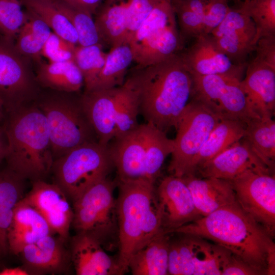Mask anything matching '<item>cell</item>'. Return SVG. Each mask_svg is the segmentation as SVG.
<instances>
[{
    "label": "cell",
    "mask_w": 275,
    "mask_h": 275,
    "mask_svg": "<svg viewBox=\"0 0 275 275\" xmlns=\"http://www.w3.org/2000/svg\"><path fill=\"white\" fill-rule=\"evenodd\" d=\"M180 233L210 239L239 257L262 274H274L272 238L238 202L176 228Z\"/></svg>",
    "instance_id": "1"
},
{
    "label": "cell",
    "mask_w": 275,
    "mask_h": 275,
    "mask_svg": "<svg viewBox=\"0 0 275 275\" xmlns=\"http://www.w3.org/2000/svg\"><path fill=\"white\" fill-rule=\"evenodd\" d=\"M138 67L128 77L136 93L139 114L166 133L176 127L191 98L192 77L177 53Z\"/></svg>",
    "instance_id": "2"
},
{
    "label": "cell",
    "mask_w": 275,
    "mask_h": 275,
    "mask_svg": "<svg viewBox=\"0 0 275 275\" xmlns=\"http://www.w3.org/2000/svg\"><path fill=\"white\" fill-rule=\"evenodd\" d=\"M118 262L123 274L131 256L164 231L155 183L146 180H116Z\"/></svg>",
    "instance_id": "3"
},
{
    "label": "cell",
    "mask_w": 275,
    "mask_h": 275,
    "mask_svg": "<svg viewBox=\"0 0 275 275\" xmlns=\"http://www.w3.org/2000/svg\"><path fill=\"white\" fill-rule=\"evenodd\" d=\"M7 167L25 180H44L54 162L45 118L35 102L6 113Z\"/></svg>",
    "instance_id": "4"
},
{
    "label": "cell",
    "mask_w": 275,
    "mask_h": 275,
    "mask_svg": "<svg viewBox=\"0 0 275 275\" xmlns=\"http://www.w3.org/2000/svg\"><path fill=\"white\" fill-rule=\"evenodd\" d=\"M117 180H146L155 183L174 140L151 123L139 124L107 145Z\"/></svg>",
    "instance_id": "5"
},
{
    "label": "cell",
    "mask_w": 275,
    "mask_h": 275,
    "mask_svg": "<svg viewBox=\"0 0 275 275\" xmlns=\"http://www.w3.org/2000/svg\"><path fill=\"white\" fill-rule=\"evenodd\" d=\"M35 103L45 118L54 160L79 145L98 142L80 92L42 88Z\"/></svg>",
    "instance_id": "6"
},
{
    "label": "cell",
    "mask_w": 275,
    "mask_h": 275,
    "mask_svg": "<svg viewBox=\"0 0 275 275\" xmlns=\"http://www.w3.org/2000/svg\"><path fill=\"white\" fill-rule=\"evenodd\" d=\"M81 98L98 142L103 145L139 124L137 95L128 77L120 86L84 91Z\"/></svg>",
    "instance_id": "7"
},
{
    "label": "cell",
    "mask_w": 275,
    "mask_h": 275,
    "mask_svg": "<svg viewBox=\"0 0 275 275\" xmlns=\"http://www.w3.org/2000/svg\"><path fill=\"white\" fill-rule=\"evenodd\" d=\"M114 168L107 146L89 142L55 159L51 172L72 203L93 185L107 177Z\"/></svg>",
    "instance_id": "8"
},
{
    "label": "cell",
    "mask_w": 275,
    "mask_h": 275,
    "mask_svg": "<svg viewBox=\"0 0 275 275\" xmlns=\"http://www.w3.org/2000/svg\"><path fill=\"white\" fill-rule=\"evenodd\" d=\"M116 181L107 177L87 190L73 203L72 226L77 233L89 234L104 249L118 246L116 199L114 195Z\"/></svg>",
    "instance_id": "9"
},
{
    "label": "cell",
    "mask_w": 275,
    "mask_h": 275,
    "mask_svg": "<svg viewBox=\"0 0 275 275\" xmlns=\"http://www.w3.org/2000/svg\"><path fill=\"white\" fill-rule=\"evenodd\" d=\"M14 42L0 34V99L6 113L35 102L42 90L34 62L17 50Z\"/></svg>",
    "instance_id": "10"
},
{
    "label": "cell",
    "mask_w": 275,
    "mask_h": 275,
    "mask_svg": "<svg viewBox=\"0 0 275 275\" xmlns=\"http://www.w3.org/2000/svg\"><path fill=\"white\" fill-rule=\"evenodd\" d=\"M221 119L199 101L191 98L177 123L174 149L168 167L171 175L182 177Z\"/></svg>",
    "instance_id": "11"
},
{
    "label": "cell",
    "mask_w": 275,
    "mask_h": 275,
    "mask_svg": "<svg viewBox=\"0 0 275 275\" xmlns=\"http://www.w3.org/2000/svg\"><path fill=\"white\" fill-rule=\"evenodd\" d=\"M191 98L199 101L221 120L246 123L260 118L250 109L241 88L242 77L230 74L191 75Z\"/></svg>",
    "instance_id": "12"
},
{
    "label": "cell",
    "mask_w": 275,
    "mask_h": 275,
    "mask_svg": "<svg viewBox=\"0 0 275 275\" xmlns=\"http://www.w3.org/2000/svg\"><path fill=\"white\" fill-rule=\"evenodd\" d=\"M241 209L272 237L275 230V179L270 172L248 171L229 180Z\"/></svg>",
    "instance_id": "13"
},
{
    "label": "cell",
    "mask_w": 275,
    "mask_h": 275,
    "mask_svg": "<svg viewBox=\"0 0 275 275\" xmlns=\"http://www.w3.org/2000/svg\"><path fill=\"white\" fill-rule=\"evenodd\" d=\"M210 35L219 49L235 64H245L246 59L255 50V24L237 8H230L223 21Z\"/></svg>",
    "instance_id": "14"
},
{
    "label": "cell",
    "mask_w": 275,
    "mask_h": 275,
    "mask_svg": "<svg viewBox=\"0 0 275 275\" xmlns=\"http://www.w3.org/2000/svg\"><path fill=\"white\" fill-rule=\"evenodd\" d=\"M45 218L52 232L66 241L73 218V210L63 190L56 183L44 180L32 182L24 197Z\"/></svg>",
    "instance_id": "15"
},
{
    "label": "cell",
    "mask_w": 275,
    "mask_h": 275,
    "mask_svg": "<svg viewBox=\"0 0 275 275\" xmlns=\"http://www.w3.org/2000/svg\"><path fill=\"white\" fill-rule=\"evenodd\" d=\"M165 232L202 217L197 211L189 188L182 177L164 178L156 188Z\"/></svg>",
    "instance_id": "16"
},
{
    "label": "cell",
    "mask_w": 275,
    "mask_h": 275,
    "mask_svg": "<svg viewBox=\"0 0 275 275\" xmlns=\"http://www.w3.org/2000/svg\"><path fill=\"white\" fill-rule=\"evenodd\" d=\"M180 54L191 75L230 74L242 77L246 64H235L217 46L210 34H201Z\"/></svg>",
    "instance_id": "17"
},
{
    "label": "cell",
    "mask_w": 275,
    "mask_h": 275,
    "mask_svg": "<svg viewBox=\"0 0 275 275\" xmlns=\"http://www.w3.org/2000/svg\"><path fill=\"white\" fill-rule=\"evenodd\" d=\"M248 171L270 173L271 170L242 138L199 166L196 172L198 171L203 178L230 180Z\"/></svg>",
    "instance_id": "18"
},
{
    "label": "cell",
    "mask_w": 275,
    "mask_h": 275,
    "mask_svg": "<svg viewBox=\"0 0 275 275\" xmlns=\"http://www.w3.org/2000/svg\"><path fill=\"white\" fill-rule=\"evenodd\" d=\"M241 88L251 111L258 117L273 118L275 108V70L254 58L246 67Z\"/></svg>",
    "instance_id": "19"
},
{
    "label": "cell",
    "mask_w": 275,
    "mask_h": 275,
    "mask_svg": "<svg viewBox=\"0 0 275 275\" xmlns=\"http://www.w3.org/2000/svg\"><path fill=\"white\" fill-rule=\"evenodd\" d=\"M71 263L77 275H121L117 257L108 255L92 236L77 233L71 240Z\"/></svg>",
    "instance_id": "20"
},
{
    "label": "cell",
    "mask_w": 275,
    "mask_h": 275,
    "mask_svg": "<svg viewBox=\"0 0 275 275\" xmlns=\"http://www.w3.org/2000/svg\"><path fill=\"white\" fill-rule=\"evenodd\" d=\"M53 234L45 218L24 197L20 200L15 207L8 231L9 250L14 254H19L25 246Z\"/></svg>",
    "instance_id": "21"
},
{
    "label": "cell",
    "mask_w": 275,
    "mask_h": 275,
    "mask_svg": "<svg viewBox=\"0 0 275 275\" xmlns=\"http://www.w3.org/2000/svg\"><path fill=\"white\" fill-rule=\"evenodd\" d=\"M65 241L60 236L49 234L25 246L19 254L25 268L29 272L31 270L38 274L56 273L65 269L71 261Z\"/></svg>",
    "instance_id": "22"
},
{
    "label": "cell",
    "mask_w": 275,
    "mask_h": 275,
    "mask_svg": "<svg viewBox=\"0 0 275 275\" xmlns=\"http://www.w3.org/2000/svg\"><path fill=\"white\" fill-rule=\"evenodd\" d=\"M182 178L189 189L197 211L202 216L237 202L229 180L212 177L201 179L191 174Z\"/></svg>",
    "instance_id": "23"
},
{
    "label": "cell",
    "mask_w": 275,
    "mask_h": 275,
    "mask_svg": "<svg viewBox=\"0 0 275 275\" xmlns=\"http://www.w3.org/2000/svg\"><path fill=\"white\" fill-rule=\"evenodd\" d=\"M95 14V24L103 45L112 48L128 43L126 0H104Z\"/></svg>",
    "instance_id": "24"
},
{
    "label": "cell",
    "mask_w": 275,
    "mask_h": 275,
    "mask_svg": "<svg viewBox=\"0 0 275 275\" xmlns=\"http://www.w3.org/2000/svg\"><path fill=\"white\" fill-rule=\"evenodd\" d=\"M38 83L42 89L66 92H80L85 83L74 60L37 64L35 70Z\"/></svg>",
    "instance_id": "25"
},
{
    "label": "cell",
    "mask_w": 275,
    "mask_h": 275,
    "mask_svg": "<svg viewBox=\"0 0 275 275\" xmlns=\"http://www.w3.org/2000/svg\"><path fill=\"white\" fill-rule=\"evenodd\" d=\"M169 234L160 233L131 256L128 268L132 274H169Z\"/></svg>",
    "instance_id": "26"
},
{
    "label": "cell",
    "mask_w": 275,
    "mask_h": 275,
    "mask_svg": "<svg viewBox=\"0 0 275 275\" xmlns=\"http://www.w3.org/2000/svg\"><path fill=\"white\" fill-rule=\"evenodd\" d=\"M246 125L245 122L239 120H221L194 158L186 175H195L199 166L241 140L244 135Z\"/></svg>",
    "instance_id": "27"
},
{
    "label": "cell",
    "mask_w": 275,
    "mask_h": 275,
    "mask_svg": "<svg viewBox=\"0 0 275 275\" xmlns=\"http://www.w3.org/2000/svg\"><path fill=\"white\" fill-rule=\"evenodd\" d=\"M25 180L7 167L0 171V256L9 251L8 231L15 207L23 197Z\"/></svg>",
    "instance_id": "28"
},
{
    "label": "cell",
    "mask_w": 275,
    "mask_h": 275,
    "mask_svg": "<svg viewBox=\"0 0 275 275\" xmlns=\"http://www.w3.org/2000/svg\"><path fill=\"white\" fill-rule=\"evenodd\" d=\"M182 44V38L175 21L133 51V61L139 67L157 63L177 54Z\"/></svg>",
    "instance_id": "29"
},
{
    "label": "cell",
    "mask_w": 275,
    "mask_h": 275,
    "mask_svg": "<svg viewBox=\"0 0 275 275\" xmlns=\"http://www.w3.org/2000/svg\"><path fill=\"white\" fill-rule=\"evenodd\" d=\"M243 138L259 158L272 170L275 159V122L272 118H254L246 123Z\"/></svg>",
    "instance_id": "30"
},
{
    "label": "cell",
    "mask_w": 275,
    "mask_h": 275,
    "mask_svg": "<svg viewBox=\"0 0 275 275\" xmlns=\"http://www.w3.org/2000/svg\"><path fill=\"white\" fill-rule=\"evenodd\" d=\"M27 19L20 29L14 43L17 50L38 64L41 60L43 46L52 31L41 19L27 11Z\"/></svg>",
    "instance_id": "31"
},
{
    "label": "cell",
    "mask_w": 275,
    "mask_h": 275,
    "mask_svg": "<svg viewBox=\"0 0 275 275\" xmlns=\"http://www.w3.org/2000/svg\"><path fill=\"white\" fill-rule=\"evenodd\" d=\"M133 59L132 50L128 43L112 48L107 53L104 66L91 90L109 89L122 85L127 69Z\"/></svg>",
    "instance_id": "32"
},
{
    "label": "cell",
    "mask_w": 275,
    "mask_h": 275,
    "mask_svg": "<svg viewBox=\"0 0 275 275\" xmlns=\"http://www.w3.org/2000/svg\"><path fill=\"white\" fill-rule=\"evenodd\" d=\"M26 11L43 20L52 32L78 45V36L73 25L57 7L53 0H20Z\"/></svg>",
    "instance_id": "33"
},
{
    "label": "cell",
    "mask_w": 275,
    "mask_h": 275,
    "mask_svg": "<svg viewBox=\"0 0 275 275\" xmlns=\"http://www.w3.org/2000/svg\"><path fill=\"white\" fill-rule=\"evenodd\" d=\"M176 18L171 1L160 0L128 42L132 50H134L158 32L176 21Z\"/></svg>",
    "instance_id": "34"
},
{
    "label": "cell",
    "mask_w": 275,
    "mask_h": 275,
    "mask_svg": "<svg viewBox=\"0 0 275 275\" xmlns=\"http://www.w3.org/2000/svg\"><path fill=\"white\" fill-rule=\"evenodd\" d=\"M107 53L100 43L88 46H76L74 61L84 79V91L91 90L101 71Z\"/></svg>",
    "instance_id": "35"
},
{
    "label": "cell",
    "mask_w": 275,
    "mask_h": 275,
    "mask_svg": "<svg viewBox=\"0 0 275 275\" xmlns=\"http://www.w3.org/2000/svg\"><path fill=\"white\" fill-rule=\"evenodd\" d=\"M53 1L75 30L78 36V45L101 44L92 14L62 0Z\"/></svg>",
    "instance_id": "36"
},
{
    "label": "cell",
    "mask_w": 275,
    "mask_h": 275,
    "mask_svg": "<svg viewBox=\"0 0 275 275\" xmlns=\"http://www.w3.org/2000/svg\"><path fill=\"white\" fill-rule=\"evenodd\" d=\"M238 4L237 9L255 24L256 43L262 37L275 35V0H244Z\"/></svg>",
    "instance_id": "37"
},
{
    "label": "cell",
    "mask_w": 275,
    "mask_h": 275,
    "mask_svg": "<svg viewBox=\"0 0 275 275\" xmlns=\"http://www.w3.org/2000/svg\"><path fill=\"white\" fill-rule=\"evenodd\" d=\"M182 34L196 38L203 34V19L206 0H171Z\"/></svg>",
    "instance_id": "38"
},
{
    "label": "cell",
    "mask_w": 275,
    "mask_h": 275,
    "mask_svg": "<svg viewBox=\"0 0 275 275\" xmlns=\"http://www.w3.org/2000/svg\"><path fill=\"white\" fill-rule=\"evenodd\" d=\"M186 234L195 275H221L218 245L212 244L202 237Z\"/></svg>",
    "instance_id": "39"
},
{
    "label": "cell",
    "mask_w": 275,
    "mask_h": 275,
    "mask_svg": "<svg viewBox=\"0 0 275 275\" xmlns=\"http://www.w3.org/2000/svg\"><path fill=\"white\" fill-rule=\"evenodd\" d=\"M179 233L180 237L170 238L168 274L195 275L187 235Z\"/></svg>",
    "instance_id": "40"
},
{
    "label": "cell",
    "mask_w": 275,
    "mask_h": 275,
    "mask_svg": "<svg viewBox=\"0 0 275 275\" xmlns=\"http://www.w3.org/2000/svg\"><path fill=\"white\" fill-rule=\"evenodd\" d=\"M20 0H0V34L13 40L27 19Z\"/></svg>",
    "instance_id": "41"
},
{
    "label": "cell",
    "mask_w": 275,
    "mask_h": 275,
    "mask_svg": "<svg viewBox=\"0 0 275 275\" xmlns=\"http://www.w3.org/2000/svg\"><path fill=\"white\" fill-rule=\"evenodd\" d=\"M75 45L51 32L44 43L42 57L49 62H61L74 60Z\"/></svg>",
    "instance_id": "42"
},
{
    "label": "cell",
    "mask_w": 275,
    "mask_h": 275,
    "mask_svg": "<svg viewBox=\"0 0 275 275\" xmlns=\"http://www.w3.org/2000/svg\"><path fill=\"white\" fill-rule=\"evenodd\" d=\"M160 0H126L128 43Z\"/></svg>",
    "instance_id": "43"
},
{
    "label": "cell",
    "mask_w": 275,
    "mask_h": 275,
    "mask_svg": "<svg viewBox=\"0 0 275 275\" xmlns=\"http://www.w3.org/2000/svg\"><path fill=\"white\" fill-rule=\"evenodd\" d=\"M219 262L221 275L262 274L239 257L220 245Z\"/></svg>",
    "instance_id": "44"
},
{
    "label": "cell",
    "mask_w": 275,
    "mask_h": 275,
    "mask_svg": "<svg viewBox=\"0 0 275 275\" xmlns=\"http://www.w3.org/2000/svg\"><path fill=\"white\" fill-rule=\"evenodd\" d=\"M229 0H206L203 19V34H210L227 15Z\"/></svg>",
    "instance_id": "45"
},
{
    "label": "cell",
    "mask_w": 275,
    "mask_h": 275,
    "mask_svg": "<svg viewBox=\"0 0 275 275\" xmlns=\"http://www.w3.org/2000/svg\"><path fill=\"white\" fill-rule=\"evenodd\" d=\"M255 58L275 70V35L261 37L257 42Z\"/></svg>",
    "instance_id": "46"
},
{
    "label": "cell",
    "mask_w": 275,
    "mask_h": 275,
    "mask_svg": "<svg viewBox=\"0 0 275 275\" xmlns=\"http://www.w3.org/2000/svg\"><path fill=\"white\" fill-rule=\"evenodd\" d=\"M73 6L85 10L92 15L104 0H62Z\"/></svg>",
    "instance_id": "47"
},
{
    "label": "cell",
    "mask_w": 275,
    "mask_h": 275,
    "mask_svg": "<svg viewBox=\"0 0 275 275\" xmlns=\"http://www.w3.org/2000/svg\"><path fill=\"white\" fill-rule=\"evenodd\" d=\"M9 144L3 123L0 124V162L5 158L8 151Z\"/></svg>",
    "instance_id": "48"
},
{
    "label": "cell",
    "mask_w": 275,
    "mask_h": 275,
    "mask_svg": "<svg viewBox=\"0 0 275 275\" xmlns=\"http://www.w3.org/2000/svg\"><path fill=\"white\" fill-rule=\"evenodd\" d=\"M29 273L25 268L21 267L5 268L0 271V275H28Z\"/></svg>",
    "instance_id": "49"
},
{
    "label": "cell",
    "mask_w": 275,
    "mask_h": 275,
    "mask_svg": "<svg viewBox=\"0 0 275 275\" xmlns=\"http://www.w3.org/2000/svg\"><path fill=\"white\" fill-rule=\"evenodd\" d=\"M6 116V111L4 104L0 99V124L1 122H4ZM2 123V124H3Z\"/></svg>",
    "instance_id": "50"
},
{
    "label": "cell",
    "mask_w": 275,
    "mask_h": 275,
    "mask_svg": "<svg viewBox=\"0 0 275 275\" xmlns=\"http://www.w3.org/2000/svg\"><path fill=\"white\" fill-rule=\"evenodd\" d=\"M235 2H237L238 3H239L240 1V0H234Z\"/></svg>",
    "instance_id": "51"
}]
</instances>
